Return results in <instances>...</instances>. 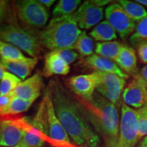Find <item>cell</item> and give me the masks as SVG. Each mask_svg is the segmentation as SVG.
Here are the masks:
<instances>
[{
	"label": "cell",
	"instance_id": "1",
	"mask_svg": "<svg viewBox=\"0 0 147 147\" xmlns=\"http://www.w3.org/2000/svg\"><path fill=\"white\" fill-rule=\"evenodd\" d=\"M50 87L55 113L74 142L84 147H98L99 136L84 118L74 96L59 81L52 82Z\"/></svg>",
	"mask_w": 147,
	"mask_h": 147
},
{
	"label": "cell",
	"instance_id": "2",
	"mask_svg": "<svg viewBox=\"0 0 147 147\" xmlns=\"http://www.w3.org/2000/svg\"><path fill=\"white\" fill-rule=\"evenodd\" d=\"M80 111L106 147H116L119 137V115L117 106L95 92L89 99L73 95Z\"/></svg>",
	"mask_w": 147,
	"mask_h": 147
},
{
	"label": "cell",
	"instance_id": "3",
	"mask_svg": "<svg viewBox=\"0 0 147 147\" xmlns=\"http://www.w3.org/2000/svg\"><path fill=\"white\" fill-rule=\"evenodd\" d=\"M81 32L72 14L53 18L38 34L42 47L53 51L72 49Z\"/></svg>",
	"mask_w": 147,
	"mask_h": 147
},
{
	"label": "cell",
	"instance_id": "4",
	"mask_svg": "<svg viewBox=\"0 0 147 147\" xmlns=\"http://www.w3.org/2000/svg\"><path fill=\"white\" fill-rule=\"evenodd\" d=\"M0 40L14 46L33 58L39 57L42 51L39 34L34 29L16 24L0 26Z\"/></svg>",
	"mask_w": 147,
	"mask_h": 147
},
{
	"label": "cell",
	"instance_id": "5",
	"mask_svg": "<svg viewBox=\"0 0 147 147\" xmlns=\"http://www.w3.org/2000/svg\"><path fill=\"white\" fill-rule=\"evenodd\" d=\"M16 17L24 27L31 29L46 27L49 18L47 8L36 0H22L14 3Z\"/></svg>",
	"mask_w": 147,
	"mask_h": 147
},
{
	"label": "cell",
	"instance_id": "6",
	"mask_svg": "<svg viewBox=\"0 0 147 147\" xmlns=\"http://www.w3.org/2000/svg\"><path fill=\"white\" fill-rule=\"evenodd\" d=\"M96 78V92L117 106H121L126 80L114 74L93 71Z\"/></svg>",
	"mask_w": 147,
	"mask_h": 147
},
{
	"label": "cell",
	"instance_id": "7",
	"mask_svg": "<svg viewBox=\"0 0 147 147\" xmlns=\"http://www.w3.org/2000/svg\"><path fill=\"white\" fill-rule=\"evenodd\" d=\"M140 140L137 111L123 103L119 137L116 147H135Z\"/></svg>",
	"mask_w": 147,
	"mask_h": 147
},
{
	"label": "cell",
	"instance_id": "8",
	"mask_svg": "<svg viewBox=\"0 0 147 147\" xmlns=\"http://www.w3.org/2000/svg\"><path fill=\"white\" fill-rule=\"evenodd\" d=\"M27 117L8 116L0 117V146H15L23 138L25 131L23 125Z\"/></svg>",
	"mask_w": 147,
	"mask_h": 147
},
{
	"label": "cell",
	"instance_id": "9",
	"mask_svg": "<svg viewBox=\"0 0 147 147\" xmlns=\"http://www.w3.org/2000/svg\"><path fill=\"white\" fill-rule=\"evenodd\" d=\"M106 21L113 27L122 40H125L134 32L136 24L119 3L110 4L105 10Z\"/></svg>",
	"mask_w": 147,
	"mask_h": 147
},
{
	"label": "cell",
	"instance_id": "10",
	"mask_svg": "<svg viewBox=\"0 0 147 147\" xmlns=\"http://www.w3.org/2000/svg\"><path fill=\"white\" fill-rule=\"evenodd\" d=\"M123 102L125 105L138 109L147 102V84L139 76L134 78L125 88Z\"/></svg>",
	"mask_w": 147,
	"mask_h": 147
},
{
	"label": "cell",
	"instance_id": "11",
	"mask_svg": "<svg viewBox=\"0 0 147 147\" xmlns=\"http://www.w3.org/2000/svg\"><path fill=\"white\" fill-rule=\"evenodd\" d=\"M78 26L82 29H89L98 25L104 17V8L95 5L91 1L82 3L75 12Z\"/></svg>",
	"mask_w": 147,
	"mask_h": 147
},
{
	"label": "cell",
	"instance_id": "12",
	"mask_svg": "<svg viewBox=\"0 0 147 147\" xmlns=\"http://www.w3.org/2000/svg\"><path fill=\"white\" fill-rule=\"evenodd\" d=\"M43 84L42 74L38 71L21 82L11 93L14 97L34 102L41 94Z\"/></svg>",
	"mask_w": 147,
	"mask_h": 147
},
{
	"label": "cell",
	"instance_id": "13",
	"mask_svg": "<svg viewBox=\"0 0 147 147\" xmlns=\"http://www.w3.org/2000/svg\"><path fill=\"white\" fill-rule=\"evenodd\" d=\"M46 102H47L48 125H49V136L53 140L58 141L70 142L68 134L65 131V129L59 120L51 97L50 90H48L45 94Z\"/></svg>",
	"mask_w": 147,
	"mask_h": 147
},
{
	"label": "cell",
	"instance_id": "14",
	"mask_svg": "<svg viewBox=\"0 0 147 147\" xmlns=\"http://www.w3.org/2000/svg\"><path fill=\"white\" fill-rule=\"evenodd\" d=\"M67 84L76 96L89 99L96 90V78L94 73L71 76L67 80Z\"/></svg>",
	"mask_w": 147,
	"mask_h": 147
},
{
	"label": "cell",
	"instance_id": "15",
	"mask_svg": "<svg viewBox=\"0 0 147 147\" xmlns=\"http://www.w3.org/2000/svg\"><path fill=\"white\" fill-rule=\"evenodd\" d=\"M81 63L85 67L93 69L95 71L114 74L125 80L129 78V75L121 70L115 61L96 54H93L91 56L87 57L82 60Z\"/></svg>",
	"mask_w": 147,
	"mask_h": 147
},
{
	"label": "cell",
	"instance_id": "16",
	"mask_svg": "<svg viewBox=\"0 0 147 147\" xmlns=\"http://www.w3.org/2000/svg\"><path fill=\"white\" fill-rule=\"evenodd\" d=\"M70 71L69 64L59 57L55 51L47 53L45 57L42 75L46 77H51L55 75L65 76Z\"/></svg>",
	"mask_w": 147,
	"mask_h": 147
},
{
	"label": "cell",
	"instance_id": "17",
	"mask_svg": "<svg viewBox=\"0 0 147 147\" xmlns=\"http://www.w3.org/2000/svg\"><path fill=\"white\" fill-rule=\"evenodd\" d=\"M115 62L127 74L131 75L134 78L139 76L140 71L137 65L136 54L132 47L124 45Z\"/></svg>",
	"mask_w": 147,
	"mask_h": 147
},
{
	"label": "cell",
	"instance_id": "18",
	"mask_svg": "<svg viewBox=\"0 0 147 147\" xmlns=\"http://www.w3.org/2000/svg\"><path fill=\"white\" fill-rule=\"evenodd\" d=\"M1 62L9 72L13 74L21 80H24L32 74L38 63V59L25 57L15 61Z\"/></svg>",
	"mask_w": 147,
	"mask_h": 147
},
{
	"label": "cell",
	"instance_id": "19",
	"mask_svg": "<svg viewBox=\"0 0 147 147\" xmlns=\"http://www.w3.org/2000/svg\"><path fill=\"white\" fill-rule=\"evenodd\" d=\"M123 46L117 41L97 42L95 51L96 55L115 61Z\"/></svg>",
	"mask_w": 147,
	"mask_h": 147
},
{
	"label": "cell",
	"instance_id": "20",
	"mask_svg": "<svg viewBox=\"0 0 147 147\" xmlns=\"http://www.w3.org/2000/svg\"><path fill=\"white\" fill-rule=\"evenodd\" d=\"M89 35L92 38L99 42H110L117 38L116 31L106 21L97 25L90 32Z\"/></svg>",
	"mask_w": 147,
	"mask_h": 147
},
{
	"label": "cell",
	"instance_id": "21",
	"mask_svg": "<svg viewBox=\"0 0 147 147\" xmlns=\"http://www.w3.org/2000/svg\"><path fill=\"white\" fill-rule=\"evenodd\" d=\"M44 135L45 134L29 123L25 128L23 138L18 144L23 147H42L45 143Z\"/></svg>",
	"mask_w": 147,
	"mask_h": 147
},
{
	"label": "cell",
	"instance_id": "22",
	"mask_svg": "<svg viewBox=\"0 0 147 147\" xmlns=\"http://www.w3.org/2000/svg\"><path fill=\"white\" fill-rule=\"evenodd\" d=\"M118 3L134 22H138L147 16V11L142 5L136 1L120 0Z\"/></svg>",
	"mask_w": 147,
	"mask_h": 147
},
{
	"label": "cell",
	"instance_id": "23",
	"mask_svg": "<svg viewBox=\"0 0 147 147\" xmlns=\"http://www.w3.org/2000/svg\"><path fill=\"white\" fill-rule=\"evenodd\" d=\"M33 102L25 101L18 97H14L10 104L5 109L0 112V117L8 116H17L29 109Z\"/></svg>",
	"mask_w": 147,
	"mask_h": 147
},
{
	"label": "cell",
	"instance_id": "24",
	"mask_svg": "<svg viewBox=\"0 0 147 147\" xmlns=\"http://www.w3.org/2000/svg\"><path fill=\"white\" fill-rule=\"evenodd\" d=\"M129 42L133 49H137L140 45L147 43V16L136 25L134 32L129 38Z\"/></svg>",
	"mask_w": 147,
	"mask_h": 147
},
{
	"label": "cell",
	"instance_id": "25",
	"mask_svg": "<svg viewBox=\"0 0 147 147\" xmlns=\"http://www.w3.org/2000/svg\"><path fill=\"white\" fill-rule=\"evenodd\" d=\"M94 48V42L91 37L88 36L85 32H82L73 46L72 50L75 49L82 56L89 57L93 55Z\"/></svg>",
	"mask_w": 147,
	"mask_h": 147
},
{
	"label": "cell",
	"instance_id": "26",
	"mask_svg": "<svg viewBox=\"0 0 147 147\" xmlns=\"http://www.w3.org/2000/svg\"><path fill=\"white\" fill-rule=\"evenodd\" d=\"M0 57L1 61H15L25 58L20 49L0 40Z\"/></svg>",
	"mask_w": 147,
	"mask_h": 147
},
{
	"label": "cell",
	"instance_id": "27",
	"mask_svg": "<svg viewBox=\"0 0 147 147\" xmlns=\"http://www.w3.org/2000/svg\"><path fill=\"white\" fill-rule=\"evenodd\" d=\"M81 3L80 0H60L53 11L54 18H59L72 13Z\"/></svg>",
	"mask_w": 147,
	"mask_h": 147
},
{
	"label": "cell",
	"instance_id": "28",
	"mask_svg": "<svg viewBox=\"0 0 147 147\" xmlns=\"http://www.w3.org/2000/svg\"><path fill=\"white\" fill-rule=\"evenodd\" d=\"M21 82V79L13 74L5 71L0 83V95L10 94Z\"/></svg>",
	"mask_w": 147,
	"mask_h": 147
},
{
	"label": "cell",
	"instance_id": "29",
	"mask_svg": "<svg viewBox=\"0 0 147 147\" xmlns=\"http://www.w3.org/2000/svg\"><path fill=\"white\" fill-rule=\"evenodd\" d=\"M140 139L147 136V102L137 110Z\"/></svg>",
	"mask_w": 147,
	"mask_h": 147
},
{
	"label": "cell",
	"instance_id": "30",
	"mask_svg": "<svg viewBox=\"0 0 147 147\" xmlns=\"http://www.w3.org/2000/svg\"><path fill=\"white\" fill-rule=\"evenodd\" d=\"M67 64H71L78 59V54L72 49H63L55 51Z\"/></svg>",
	"mask_w": 147,
	"mask_h": 147
},
{
	"label": "cell",
	"instance_id": "31",
	"mask_svg": "<svg viewBox=\"0 0 147 147\" xmlns=\"http://www.w3.org/2000/svg\"><path fill=\"white\" fill-rule=\"evenodd\" d=\"M43 140L45 141V142L49 143V144H51L53 147H84L77 146V145H74L72 144H71L70 142L55 140L51 138L50 137L48 136L47 135L43 136Z\"/></svg>",
	"mask_w": 147,
	"mask_h": 147
},
{
	"label": "cell",
	"instance_id": "32",
	"mask_svg": "<svg viewBox=\"0 0 147 147\" xmlns=\"http://www.w3.org/2000/svg\"><path fill=\"white\" fill-rule=\"evenodd\" d=\"M137 53L140 61L147 65V43L140 45L137 48Z\"/></svg>",
	"mask_w": 147,
	"mask_h": 147
},
{
	"label": "cell",
	"instance_id": "33",
	"mask_svg": "<svg viewBox=\"0 0 147 147\" xmlns=\"http://www.w3.org/2000/svg\"><path fill=\"white\" fill-rule=\"evenodd\" d=\"M13 98L14 97L12 93L5 95H0V112L5 109L10 104Z\"/></svg>",
	"mask_w": 147,
	"mask_h": 147
},
{
	"label": "cell",
	"instance_id": "34",
	"mask_svg": "<svg viewBox=\"0 0 147 147\" xmlns=\"http://www.w3.org/2000/svg\"><path fill=\"white\" fill-rule=\"evenodd\" d=\"M91 1L95 5H97L98 7H101V8H103L104 5H106L108 4V3L113 2V1H109V0H93Z\"/></svg>",
	"mask_w": 147,
	"mask_h": 147
},
{
	"label": "cell",
	"instance_id": "35",
	"mask_svg": "<svg viewBox=\"0 0 147 147\" xmlns=\"http://www.w3.org/2000/svg\"><path fill=\"white\" fill-rule=\"evenodd\" d=\"M139 77L147 84V65L140 69L139 72Z\"/></svg>",
	"mask_w": 147,
	"mask_h": 147
},
{
	"label": "cell",
	"instance_id": "36",
	"mask_svg": "<svg viewBox=\"0 0 147 147\" xmlns=\"http://www.w3.org/2000/svg\"><path fill=\"white\" fill-rule=\"evenodd\" d=\"M39 2L44 5L46 8L49 9L55 2L54 0H40Z\"/></svg>",
	"mask_w": 147,
	"mask_h": 147
},
{
	"label": "cell",
	"instance_id": "37",
	"mask_svg": "<svg viewBox=\"0 0 147 147\" xmlns=\"http://www.w3.org/2000/svg\"><path fill=\"white\" fill-rule=\"evenodd\" d=\"M5 68L4 66H3L2 62H1V61H0V80L2 79L3 74H4V73L5 72Z\"/></svg>",
	"mask_w": 147,
	"mask_h": 147
},
{
	"label": "cell",
	"instance_id": "38",
	"mask_svg": "<svg viewBox=\"0 0 147 147\" xmlns=\"http://www.w3.org/2000/svg\"><path fill=\"white\" fill-rule=\"evenodd\" d=\"M142 147H147V136L144 137V138L142 140L141 142L140 143Z\"/></svg>",
	"mask_w": 147,
	"mask_h": 147
},
{
	"label": "cell",
	"instance_id": "39",
	"mask_svg": "<svg viewBox=\"0 0 147 147\" xmlns=\"http://www.w3.org/2000/svg\"><path fill=\"white\" fill-rule=\"evenodd\" d=\"M135 1L140 3V5H144L145 6H147V0H137V1Z\"/></svg>",
	"mask_w": 147,
	"mask_h": 147
},
{
	"label": "cell",
	"instance_id": "40",
	"mask_svg": "<svg viewBox=\"0 0 147 147\" xmlns=\"http://www.w3.org/2000/svg\"><path fill=\"white\" fill-rule=\"evenodd\" d=\"M0 147H5V146H0ZM12 147H23V146H21V145H20V144H18V145H16V146H12Z\"/></svg>",
	"mask_w": 147,
	"mask_h": 147
},
{
	"label": "cell",
	"instance_id": "41",
	"mask_svg": "<svg viewBox=\"0 0 147 147\" xmlns=\"http://www.w3.org/2000/svg\"><path fill=\"white\" fill-rule=\"evenodd\" d=\"M1 25H2V23H1V21H0V26H1Z\"/></svg>",
	"mask_w": 147,
	"mask_h": 147
},
{
	"label": "cell",
	"instance_id": "42",
	"mask_svg": "<svg viewBox=\"0 0 147 147\" xmlns=\"http://www.w3.org/2000/svg\"><path fill=\"white\" fill-rule=\"evenodd\" d=\"M137 147H142V146H141V145H140V144H139V145H138V146Z\"/></svg>",
	"mask_w": 147,
	"mask_h": 147
}]
</instances>
